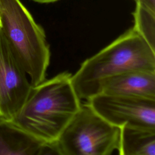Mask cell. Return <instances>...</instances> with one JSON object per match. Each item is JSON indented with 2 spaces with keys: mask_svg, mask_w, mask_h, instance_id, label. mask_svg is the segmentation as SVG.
I'll list each match as a JSON object with an SVG mask.
<instances>
[{
  "mask_svg": "<svg viewBox=\"0 0 155 155\" xmlns=\"http://www.w3.org/2000/svg\"><path fill=\"white\" fill-rule=\"evenodd\" d=\"M71 76L64 71L32 86L12 121L43 143L55 142L81 106Z\"/></svg>",
  "mask_w": 155,
  "mask_h": 155,
  "instance_id": "6da1fadb",
  "label": "cell"
},
{
  "mask_svg": "<svg viewBox=\"0 0 155 155\" xmlns=\"http://www.w3.org/2000/svg\"><path fill=\"white\" fill-rule=\"evenodd\" d=\"M135 70L155 71V50L132 27L85 59L71 81L79 98L88 100L98 94L105 79Z\"/></svg>",
  "mask_w": 155,
  "mask_h": 155,
  "instance_id": "7a4b0ae2",
  "label": "cell"
},
{
  "mask_svg": "<svg viewBox=\"0 0 155 155\" xmlns=\"http://www.w3.org/2000/svg\"><path fill=\"white\" fill-rule=\"evenodd\" d=\"M0 30L35 86L46 77L51 52L45 32L20 0H0Z\"/></svg>",
  "mask_w": 155,
  "mask_h": 155,
  "instance_id": "3957f363",
  "label": "cell"
},
{
  "mask_svg": "<svg viewBox=\"0 0 155 155\" xmlns=\"http://www.w3.org/2000/svg\"><path fill=\"white\" fill-rule=\"evenodd\" d=\"M120 128L99 116L86 103L56 141L64 155H112L119 147Z\"/></svg>",
  "mask_w": 155,
  "mask_h": 155,
  "instance_id": "277c9868",
  "label": "cell"
},
{
  "mask_svg": "<svg viewBox=\"0 0 155 155\" xmlns=\"http://www.w3.org/2000/svg\"><path fill=\"white\" fill-rule=\"evenodd\" d=\"M87 103L112 125L155 130V99L97 94Z\"/></svg>",
  "mask_w": 155,
  "mask_h": 155,
  "instance_id": "5b68a950",
  "label": "cell"
},
{
  "mask_svg": "<svg viewBox=\"0 0 155 155\" xmlns=\"http://www.w3.org/2000/svg\"><path fill=\"white\" fill-rule=\"evenodd\" d=\"M32 85L0 30V118L12 120Z\"/></svg>",
  "mask_w": 155,
  "mask_h": 155,
  "instance_id": "8992f818",
  "label": "cell"
},
{
  "mask_svg": "<svg viewBox=\"0 0 155 155\" xmlns=\"http://www.w3.org/2000/svg\"><path fill=\"white\" fill-rule=\"evenodd\" d=\"M99 93L155 99V71L135 70L110 77L101 83Z\"/></svg>",
  "mask_w": 155,
  "mask_h": 155,
  "instance_id": "52a82bcc",
  "label": "cell"
},
{
  "mask_svg": "<svg viewBox=\"0 0 155 155\" xmlns=\"http://www.w3.org/2000/svg\"><path fill=\"white\" fill-rule=\"evenodd\" d=\"M42 143L12 120L0 118V155H38Z\"/></svg>",
  "mask_w": 155,
  "mask_h": 155,
  "instance_id": "ba28073f",
  "label": "cell"
},
{
  "mask_svg": "<svg viewBox=\"0 0 155 155\" xmlns=\"http://www.w3.org/2000/svg\"><path fill=\"white\" fill-rule=\"evenodd\" d=\"M119 155H155V130L120 128Z\"/></svg>",
  "mask_w": 155,
  "mask_h": 155,
  "instance_id": "9c48e42d",
  "label": "cell"
},
{
  "mask_svg": "<svg viewBox=\"0 0 155 155\" xmlns=\"http://www.w3.org/2000/svg\"><path fill=\"white\" fill-rule=\"evenodd\" d=\"M134 25L140 35L151 48L155 50V11H152L136 2L133 13Z\"/></svg>",
  "mask_w": 155,
  "mask_h": 155,
  "instance_id": "30bf717a",
  "label": "cell"
},
{
  "mask_svg": "<svg viewBox=\"0 0 155 155\" xmlns=\"http://www.w3.org/2000/svg\"><path fill=\"white\" fill-rule=\"evenodd\" d=\"M38 155H64L56 142L44 143L42 144Z\"/></svg>",
  "mask_w": 155,
  "mask_h": 155,
  "instance_id": "8fae6325",
  "label": "cell"
},
{
  "mask_svg": "<svg viewBox=\"0 0 155 155\" xmlns=\"http://www.w3.org/2000/svg\"><path fill=\"white\" fill-rule=\"evenodd\" d=\"M136 2L147 8L155 11V0H137Z\"/></svg>",
  "mask_w": 155,
  "mask_h": 155,
  "instance_id": "7c38bea8",
  "label": "cell"
},
{
  "mask_svg": "<svg viewBox=\"0 0 155 155\" xmlns=\"http://www.w3.org/2000/svg\"><path fill=\"white\" fill-rule=\"evenodd\" d=\"M31 1L39 4H48V3L54 2L59 0H31Z\"/></svg>",
  "mask_w": 155,
  "mask_h": 155,
  "instance_id": "4fadbf2b",
  "label": "cell"
},
{
  "mask_svg": "<svg viewBox=\"0 0 155 155\" xmlns=\"http://www.w3.org/2000/svg\"><path fill=\"white\" fill-rule=\"evenodd\" d=\"M0 28H1V21H0Z\"/></svg>",
  "mask_w": 155,
  "mask_h": 155,
  "instance_id": "5bb4252c",
  "label": "cell"
},
{
  "mask_svg": "<svg viewBox=\"0 0 155 155\" xmlns=\"http://www.w3.org/2000/svg\"><path fill=\"white\" fill-rule=\"evenodd\" d=\"M134 1H137V0H134Z\"/></svg>",
  "mask_w": 155,
  "mask_h": 155,
  "instance_id": "9a60e30c",
  "label": "cell"
}]
</instances>
